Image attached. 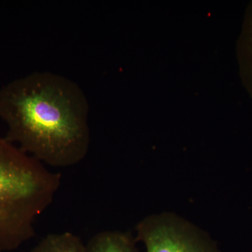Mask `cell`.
<instances>
[{
    "instance_id": "6da1fadb",
    "label": "cell",
    "mask_w": 252,
    "mask_h": 252,
    "mask_svg": "<svg viewBox=\"0 0 252 252\" xmlns=\"http://www.w3.org/2000/svg\"><path fill=\"white\" fill-rule=\"evenodd\" d=\"M89 103L77 83L61 74L34 72L0 89L5 138L44 165L74 166L91 145Z\"/></svg>"
},
{
    "instance_id": "7a4b0ae2",
    "label": "cell",
    "mask_w": 252,
    "mask_h": 252,
    "mask_svg": "<svg viewBox=\"0 0 252 252\" xmlns=\"http://www.w3.org/2000/svg\"><path fill=\"white\" fill-rule=\"evenodd\" d=\"M61 174L0 137V252L35 235L36 220L54 201Z\"/></svg>"
},
{
    "instance_id": "3957f363",
    "label": "cell",
    "mask_w": 252,
    "mask_h": 252,
    "mask_svg": "<svg viewBox=\"0 0 252 252\" xmlns=\"http://www.w3.org/2000/svg\"><path fill=\"white\" fill-rule=\"evenodd\" d=\"M136 230L146 252H220L206 233L174 215L146 217Z\"/></svg>"
},
{
    "instance_id": "277c9868",
    "label": "cell",
    "mask_w": 252,
    "mask_h": 252,
    "mask_svg": "<svg viewBox=\"0 0 252 252\" xmlns=\"http://www.w3.org/2000/svg\"><path fill=\"white\" fill-rule=\"evenodd\" d=\"M236 56L242 84L252 99V1L244 15L236 44Z\"/></svg>"
},
{
    "instance_id": "5b68a950",
    "label": "cell",
    "mask_w": 252,
    "mask_h": 252,
    "mask_svg": "<svg viewBox=\"0 0 252 252\" xmlns=\"http://www.w3.org/2000/svg\"><path fill=\"white\" fill-rule=\"evenodd\" d=\"M84 252H138L136 239L126 232L104 230L91 237Z\"/></svg>"
},
{
    "instance_id": "8992f818",
    "label": "cell",
    "mask_w": 252,
    "mask_h": 252,
    "mask_svg": "<svg viewBox=\"0 0 252 252\" xmlns=\"http://www.w3.org/2000/svg\"><path fill=\"white\" fill-rule=\"evenodd\" d=\"M84 245L78 235L66 231L46 235L30 252H84Z\"/></svg>"
}]
</instances>
